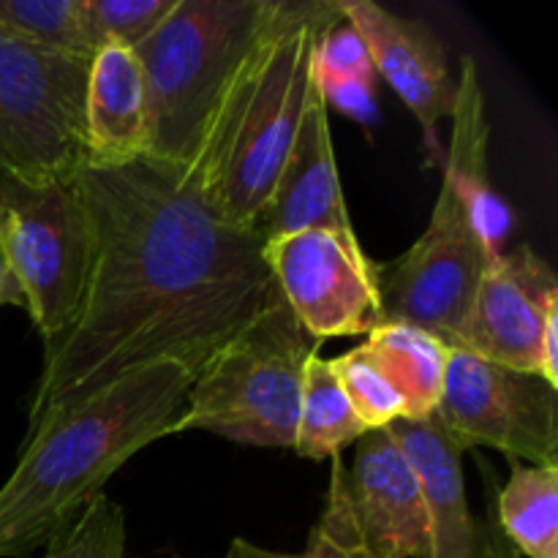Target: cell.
<instances>
[{"instance_id": "cell-6", "label": "cell", "mask_w": 558, "mask_h": 558, "mask_svg": "<svg viewBox=\"0 0 558 558\" xmlns=\"http://www.w3.org/2000/svg\"><path fill=\"white\" fill-rule=\"evenodd\" d=\"M0 245L44 343L76 322L96 259L93 218L74 180L0 178Z\"/></svg>"}, {"instance_id": "cell-11", "label": "cell", "mask_w": 558, "mask_h": 558, "mask_svg": "<svg viewBox=\"0 0 558 558\" xmlns=\"http://www.w3.org/2000/svg\"><path fill=\"white\" fill-rule=\"evenodd\" d=\"M558 314L554 267L529 245L496 254L450 349H463L521 374L539 376L545 325Z\"/></svg>"}, {"instance_id": "cell-25", "label": "cell", "mask_w": 558, "mask_h": 558, "mask_svg": "<svg viewBox=\"0 0 558 558\" xmlns=\"http://www.w3.org/2000/svg\"><path fill=\"white\" fill-rule=\"evenodd\" d=\"M332 371H336L338 381H341L343 392H347L349 403L357 412L368 430H381L387 425L398 423L407 417V407H403L401 396L390 387V381L381 376L374 360L368 357L365 347L349 349L347 354H338L330 360Z\"/></svg>"}, {"instance_id": "cell-7", "label": "cell", "mask_w": 558, "mask_h": 558, "mask_svg": "<svg viewBox=\"0 0 558 558\" xmlns=\"http://www.w3.org/2000/svg\"><path fill=\"white\" fill-rule=\"evenodd\" d=\"M90 60L0 31V178L49 183L87 167Z\"/></svg>"}, {"instance_id": "cell-14", "label": "cell", "mask_w": 558, "mask_h": 558, "mask_svg": "<svg viewBox=\"0 0 558 558\" xmlns=\"http://www.w3.org/2000/svg\"><path fill=\"white\" fill-rule=\"evenodd\" d=\"M327 107L330 104L316 85L303 123H300L298 140L281 169V178L256 223L265 234V243L305 232V229L354 232L347 202H343Z\"/></svg>"}, {"instance_id": "cell-15", "label": "cell", "mask_w": 558, "mask_h": 558, "mask_svg": "<svg viewBox=\"0 0 558 558\" xmlns=\"http://www.w3.org/2000/svg\"><path fill=\"white\" fill-rule=\"evenodd\" d=\"M417 472L428 512L430 558H480V529L463 485V447L450 439L439 417L398 420L387 425Z\"/></svg>"}, {"instance_id": "cell-1", "label": "cell", "mask_w": 558, "mask_h": 558, "mask_svg": "<svg viewBox=\"0 0 558 558\" xmlns=\"http://www.w3.org/2000/svg\"><path fill=\"white\" fill-rule=\"evenodd\" d=\"M76 185L96 259L76 322L44 343L25 436L147 365L196 376L276 289L262 229L218 216L191 169L147 156Z\"/></svg>"}, {"instance_id": "cell-3", "label": "cell", "mask_w": 558, "mask_h": 558, "mask_svg": "<svg viewBox=\"0 0 558 558\" xmlns=\"http://www.w3.org/2000/svg\"><path fill=\"white\" fill-rule=\"evenodd\" d=\"M336 14L338 0H281L223 93L191 174L227 221L259 223L316 87V41Z\"/></svg>"}, {"instance_id": "cell-26", "label": "cell", "mask_w": 558, "mask_h": 558, "mask_svg": "<svg viewBox=\"0 0 558 558\" xmlns=\"http://www.w3.org/2000/svg\"><path fill=\"white\" fill-rule=\"evenodd\" d=\"M174 0H85V20L96 52L107 44L134 49L145 41Z\"/></svg>"}, {"instance_id": "cell-21", "label": "cell", "mask_w": 558, "mask_h": 558, "mask_svg": "<svg viewBox=\"0 0 558 558\" xmlns=\"http://www.w3.org/2000/svg\"><path fill=\"white\" fill-rule=\"evenodd\" d=\"M0 31L52 52L96 54L85 0H0Z\"/></svg>"}, {"instance_id": "cell-12", "label": "cell", "mask_w": 558, "mask_h": 558, "mask_svg": "<svg viewBox=\"0 0 558 558\" xmlns=\"http://www.w3.org/2000/svg\"><path fill=\"white\" fill-rule=\"evenodd\" d=\"M347 499L365 558H430L417 472L387 428L368 430L357 441Z\"/></svg>"}, {"instance_id": "cell-16", "label": "cell", "mask_w": 558, "mask_h": 558, "mask_svg": "<svg viewBox=\"0 0 558 558\" xmlns=\"http://www.w3.org/2000/svg\"><path fill=\"white\" fill-rule=\"evenodd\" d=\"M87 167H125L150 156L145 71L134 49L107 44L87 71Z\"/></svg>"}, {"instance_id": "cell-24", "label": "cell", "mask_w": 558, "mask_h": 558, "mask_svg": "<svg viewBox=\"0 0 558 558\" xmlns=\"http://www.w3.org/2000/svg\"><path fill=\"white\" fill-rule=\"evenodd\" d=\"M41 558H125V512L107 494L93 496L85 510L44 548Z\"/></svg>"}, {"instance_id": "cell-17", "label": "cell", "mask_w": 558, "mask_h": 558, "mask_svg": "<svg viewBox=\"0 0 558 558\" xmlns=\"http://www.w3.org/2000/svg\"><path fill=\"white\" fill-rule=\"evenodd\" d=\"M452 142L447 158V174L456 180L463 199L472 207L477 227L496 245L507 218L488 183V114H485V93L480 85L477 63L472 58L461 60L458 71V96L452 107Z\"/></svg>"}, {"instance_id": "cell-28", "label": "cell", "mask_w": 558, "mask_h": 558, "mask_svg": "<svg viewBox=\"0 0 558 558\" xmlns=\"http://www.w3.org/2000/svg\"><path fill=\"white\" fill-rule=\"evenodd\" d=\"M0 305H20V308H25V298H22L20 283H16L14 272H11L3 245H0Z\"/></svg>"}, {"instance_id": "cell-18", "label": "cell", "mask_w": 558, "mask_h": 558, "mask_svg": "<svg viewBox=\"0 0 558 558\" xmlns=\"http://www.w3.org/2000/svg\"><path fill=\"white\" fill-rule=\"evenodd\" d=\"M392 390L401 396L407 417L412 423L434 417L445 390L447 352L450 347L417 327L379 325L363 341Z\"/></svg>"}, {"instance_id": "cell-8", "label": "cell", "mask_w": 558, "mask_h": 558, "mask_svg": "<svg viewBox=\"0 0 558 558\" xmlns=\"http://www.w3.org/2000/svg\"><path fill=\"white\" fill-rule=\"evenodd\" d=\"M496 254L445 172L425 232L390 267H379L381 325L417 327L452 347Z\"/></svg>"}, {"instance_id": "cell-13", "label": "cell", "mask_w": 558, "mask_h": 558, "mask_svg": "<svg viewBox=\"0 0 558 558\" xmlns=\"http://www.w3.org/2000/svg\"><path fill=\"white\" fill-rule=\"evenodd\" d=\"M338 9L363 38L374 71L385 76L436 145V129L450 118L458 96V74H452L445 44L425 22L396 14L374 0H338Z\"/></svg>"}, {"instance_id": "cell-23", "label": "cell", "mask_w": 558, "mask_h": 558, "mask_svg": "<svg viewBox=\"0 0 558 558\" xmlns=\"http://www.w3.org/2000/svg\"><path fill=\"white\" fill-rule=\"evenodd\" d=\"M374 63H371V54L365 49L363 38L357 36L352 25L347 22V16L338 14L322 27L319 41H316L314 52V80L319 85V90L325 93L327 104L332 98H363L368 96L371 87H374Z\"/></svg>"}, {"instance_id": "cell-27", "label": "cell", "mask_w": 558, "mask_h": 558, "mask_svg": "<svg viewBox=\"0 0 558 558\" xmlns=\"http://www.w3.org/2000/svg\"><path fill=\"white\" fill-rule=\"evenodd\" d=\"M480 529V558H523L515 550V545L505 537L494 515V505H488L485 521H477Z\"/></svg>"}, {"instance_id": "cell-22", "label": "cell", "mask_w": 558, "mask_h": 558, "mask_svg": "<svg viewBox=\"0 0 558 558\" xmlns=\"http://www.w3.org/2000/svg\"><path fill=\"white\" fill-rule=\"evenodd\" d=\"M330 488H327L325 510L316 526L311 529L308 543L300 554H281V550H267L262 545L248 543L243 537H234L229 545L227 558H365L360 550L357 532H354L352 512L347 499V466L341 456L330 458Z\"/></svg>"}, {"instance_id": "cell-2", "label": "cell", "mask_w": 558, "mask_h": 558, "mask_svg": "<svg viewBox=\"0 0 558 558\" xmlns=\"http://www.w3.org/2000/svg\"><path fill=\"white\" fill-rule=\"evenodd\" d=\"M191 381L180 363L147 365L25 436L0 488V558L47 548L120 466L169 436Z\"/></svg>"}, {"instance_id": "cell-20", "label": "cell", "mask_w": 558, "mask_h": 558, "mask_svg": "<svg viewBox=\"0 0 558 558\" xmlns=\"http://www.w3.org/2000/svg\"><path fill=\"white\" fill-rule=\"evenodd\" d=\"M365 434L368 428L349 403L330 360L316 352L305 368L292 450L308 461H325L341 456L343 447L357 445Z\"/></svg>"}, {"instance_id": "cell-9", "label": "cell", "mask_w": 558, "mask_h": 558, "mask_svg": "<svg viewBox=\"0 0 558 558\" xmlns=\"http://www.w3.org/2000/svg\"><path fill=\"white\" fill-rule=\"evenodd\" d=\"M436 417L463 450L494 447L507 461L558 463V390L537 374L450 349Z\"/></svg>"}, {"instance_id": "cell-10", "label": "cell", "mask_w": 558, "mask_h": 558, "mask_svg": "<svg viewBox=\"0 0 558 558\" xmlns=\"http://www.w3.org/2000/svg\"><path fill=\"white\" fill-rule=\"evenodd\" d=\"M272 283L314 341L368 336L381 325L379 267L354 232L305 229L267 240Z\"/></svg>"}, {"instance_id": "cell-4", "label": "cell", "mask_w": 558, "mask_h": 558, "mask_svg": "<svg viewBox=\"0 0 558 558\" xmlns=\"http://www.w3.org/2000/svg\"><path fill=\"white\" fill-rule=\"evenodd\" d=\"M281 0H174L136 44L150 112V158L191 169L223 93Z\"/></svg>"}, {"instance_id": "cell-5", "label": "cell", "mask_w": 558, "mask_h": 558, "mask_svg": "<svg viewBox=\"0 0 558 558\" xmlns=\"http://www.w3.org/2000/svg\"><path fill=\"white\" fill-rule=\"evenodd\" d=\"M278 287L191 381L169 436L207 430L251 447H292L308 360L319 352Z\"/></svg>"}, {"instance_id": "cell-19", "label": "cell", "mask_w": 558, "mask_h": 558, "mask_svg": "<svg viewBox=\"0 0 558 558\" xmlns=\"http://www.w3.org/2000/svg\"><path fill=\"white\" fill-rule=\"evenodd\" d=\"M496 523L526 558H558V463L510 461V480L496 494Z\"/></svg>"}]
</instances>
